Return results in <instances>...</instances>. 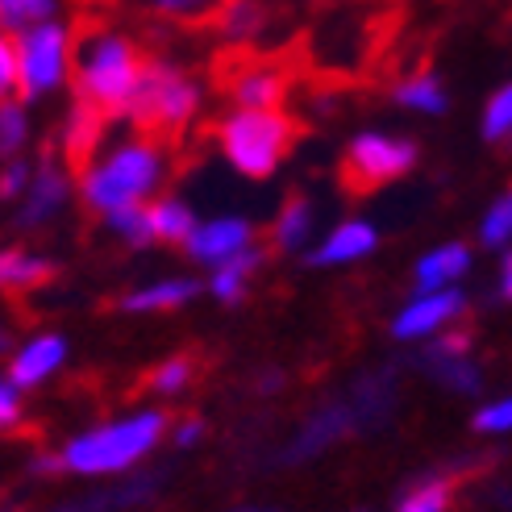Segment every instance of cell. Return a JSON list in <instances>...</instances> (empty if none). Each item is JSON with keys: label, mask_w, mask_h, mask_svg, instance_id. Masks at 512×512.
<instances>
[{"label": "cell", "mask_w": 512, "mask_h": 512, "mask_svg": "<svg viewBox=\"0 0 512 512\" xmlns=\"http://www.w3.org/2000/svg\"><path fill=\"white\" fill-rule=\"evenodd\" d=\"M55 17V0H0V30L25 34Z\"/></svg>", "instance_id": "obj_21"}, {"label": "cell", "mask_w": 512, "mask_h": 512, "mask_svg": "<svg viewBox=\"0 0 512 512\" xmlns=\"http://www.w3.org/2000/svg\"><path fill=\"white\" fill-rule=\"evenodd\" d=\"M59 467H63L59 458H38V463H34V471H46V475H50V471H59Z\"/></svg>", "instance_id": "obj_38"}, {"label": "cell", "mask_w": 512, "mask_h": 512, "mask_svg": "<svg viewBox=\"0 0 512 512\" xmlns=\"http://www.w3.org/2000/svg\"><path fill=\"white\" fill-rule=\"evenodd\" d=\"M396 100L400 105H408V109H421V113H442L446 109V92H442V84L429 75V67L421 63L408 80H400L396 84Z\"/></svg>", "instance_id": "obj_19"}, {"label": "cell", "mask_w": 512, "mask_h": 512, "mask_svg": "<svg viewBox=\"0 0 512 512\" xmlns=\"http://www.w3.org/2000/svg\"><path fill=\"white\" fill-rule=\"evenodd\" d=\"M146 217H150V234L163 238V242H188V234L196 229L192 209L184 200H171V196L159 200V204H150Z\"/></svg>", "instance_id": "obj_18"}, {"label": "cell", "mask_w": 512, "mask_h": 512, "mask_svg": "<svg viewBox=\"0 0 512 512\" xmlns=\"http://www.w3.org/2000/svg\"><path fill=\"white\" fill-rule=\"evenodd\" d=\"M229 163L250 179H267L300 138V121L284 109H242L217 125Z\"/></svg>", "instance_id": "obj_4"}, {"label": "cell", "mask_w": 512, "mask_h": 512, "mask_svg": "<svg viewBox=\"0 0 512 512\" xmlns=\"http://www.w3.org/2000/svg\"><path fill=\"white\" fill-rule=\"evenodd\" d=\"M254 267H259V250H242L234 254V259H225L217 263V275H213V296L225 300V304H234L242 292H246V279L254 275Z\"/></svg>", "instance_id": "obj_20"}, {"label": "cell", "mask_w": 512, "mask_h": 512, "mask_svg": "<svg viewBox=\"0 0 512 512\" xmlns=\"http://www.w3.org/2000/svg\"><path fill=\"white\" fill-rule=\"evenodd\" d=\"M163 413H138V417H125L113 425H100L92 433H80L59 463L75 475H113L134 467L142 454L155 450V442L163 438Z\"/></svg>", "instance_id": "obj_5"}, {"label": "cell", "mask_w": 512, "mask_h": 512, "mask_svg": "<svg viewBox=\"0 0 512 512\" xmlns=\"http://www.w3.org/2000/svg\"><path fill=\"white\" fill-rule=\"evenodd\" d=\"M25 142V113L21 105H0V155H17Z\"/></svg>", "instance_id": "obj_28"}, {"label": "cell", "mask_w": 512, "mask_h": 512, "mask_svg": "<svg viewBox=\"0 0 512 512\" xmlns=\"http://www.w3.org/2000/svg\"><path fill=\"white\" fill-rule=\"evenodd\" d=\"M467 267H471V254H467V246H458V242L438 246V250L425 254V259L417 263V288H421V292L450 288L454 279H463V275H467Z\"/></svg>", "instance_id": "obj_16"}, {"label": "cell", "mask_w": 512, "mask_h": 512, "mask_svg": "<svg viewBox=\"0 0 512 512\" xmlns=\"http://www.w3.org/2000/svg\"><path fill=\"white\" fill-rule=\"evenodd\" d=\"M458 313H463V296L454 288H438V292H421V300H413L408 309L396 317L392 334L404 342H417L425 334H438L442 325H450Z\"/></svg>", "instance_id": "obj_11"}, {"label": "cell", "mask_w": 512, "mask_h": 512, "mask_svg": "<svg viewBox=\"0 0 512 512\" xmlns=\"http://www.w3.org/2000/svg\"><path fill=\"white\" fill-rule=\"evenodd\" d=\"M17 55V96L38 100L42 92L67 80V30L63 25H34L25 34H13Z\"/></svg>", "instance_id": "obj_8"}, {"label": "cell", "mask_w": 512, "mask_h": 512, "mask_svg": "<svg viewBox=\"0 0 512 512\" xmlns=\"http://www.w3.org/2000/svg\"><path fill=\"white\" fill-rule=\"evenodd\" d=\"M146 50L142 42L113 34L105 13H80L71 21L67 34V71L75 80V96H84L88 105H96L109 121L125 113L138 84Z\"/></svg>", "instance_id": "obj_1"}, {"label": "cell", "mask_w": 512, "mask_h": 512, "mask_svg": "<svg viewBox=\"0 0 512 512\" xmlns=\"http://www.w3.org/2000/svg\"><path fill=\"white\" fill-rule=\"evenodd\" d=\"M200 433H204V425H200V421H184V425L175 429V442H179V446H192V442L200 438Z\"/></svg>", "instance_id": "obj_35"}, {"label": "cell", "mask_w": 512, "mask_h": 512, "mask_svg": "<svg viewBox=\"0 0 512 512\" xmlns=\"http://www.w3.org/2000/svg\"><path fill=\"white\" fill-rule=\"evenodd\" d=\"M196 292H200L196 279H159V284L130 292L121 300V309L125 313H163V309H179V304H188Z\"/></svg>", "instance_id": "obj_17"}, {"label": "cell", "mask_w": 512, "mask_h": 512, "mask_svg": "<svg viewBox=\"0 0 512 512\" xmlns=\"http://www.w3.org/2000/svg\"><path fill=\"white\" fill-rule=\"evenodd\" d=\"M209 75L217 92L238 100L242 109H284L292 84L304 80L292 42L288 46L225 42L209 63Z\"/></svg>", "instance_id": "obj_2"}, {"label": "cell", "mask_w": 512, "mask_h": 512, "mask_svg": "<svg viewBox=\"0 0 512 512\" xmlns=\"http://www.w3.org/2000/svg\"><path fill=\"white\" fill-rule=\"evenodd\" d=\"M234 0H138V21L150 42H163L167 34H213L221 30Z\"/></svg>", "instance_id": "obj_9"}, {"label": "cell", "mask_w": 512, "mask_h": 512, "mask_svg": "<svg viewBox=\"0 0 512 512\" xmlns=\"http://www.w3.org/2000/svg\"><path fill=\"white\" fill-rule=\"evenodd\" d=\"M9 92H17V55H13V34H0V105H5Z\"/></svg>", "instance_id": "obj_31"}, {"label": "cell", "mask_w": 512, "mask_h": 512, "mask_svg": "<svg viewBox=\"0 0 512 512\" xmlns=\"http://www.w3.org/2000/svg\"><path fill=\"white\" fill-rule=\"evenodd\" d=\"M508 425H512V404H508V400L488 404V408H483V413L475 417V429H479V433H508Z\"/></svg>", "instance_id": "obj_32"}, {"label": "cell", "mask_w": 512, "mask_h": 512, "mask_svg": "<svg viewBox=\"0 0 512 512\" xmlns=\"http://www.w3.org/2000/svg\"><path fill=\"white\" fill-rule=\"evenodd\" d=\"M105 125L109 117L96 105H88L84 96H75V109L67 117V134H63V155H67V175L84 179V171L96 159V146L105 142Z\"/></svg>", "instance_id": "obj_10"}, {"label": "cell", "mask_w": 512, "mask_h": 512, "mask_svg": "<svg viewBox=\"0 0 512 512\" xmlns=\"http://www.w3.org/2000/svg\"><path fill=\"white\" fill-rule=\"evenodd\" d=\"M375 229L363 225V221H346L342 229H334V234L325 238V246L313 250V263L317 267H334V263H350V259H363V254L375 250Z\"/></svg>", "instance_id": "obj_15"}, {"label": "cell", "mask_w": 512, "mask_h": 512, "mask_svg": "<svg viewBox=\"0 0 512 512\" xmlns=\"http://www.w3.org/2000/svg\"><path fill=\"white\" fill-rule=\"evenodd\" d=\"M508 125H512V92L504 84L488 100V113H483V138H488V142H504L508 138Z\"/></svg>", "instance_id": "obj_26"}, {"label": "cell", "mask_w": 512, "mask_h": 512, "mask_svg": "<svg viewBox=\"0 0 512 512\" xmlns=\"http://www.w3.org/2000/svg\"><path fill=\"white\" fill-rule=\"evenodd\" d=\"M17 413H21V404H17V388H13L9 379H0V425H9Z\"/></svg>", "instance_id": "obj_34"}, {"label": "cell", "mask_w": 512, "mask_h": 512, "mask_svg": "<svg viewBox=\"0 0 512 512\" xmlns=\"http://www.w3.org/2000/svg\"><path fill=\"white\" fill-rule=\"evenodd\" d=\"M417 163V146L408 138H388V134H363L346 146L342 159V184L346 192L363 196L383 184H392L404 171H413Z\"/></svg>", "instance_id": "obj_7"}, {"label": "cell", "mask_w": 512, "mask_h": 512, "mask_svg": "<svg viewBox=\"0 0 512 512\" xmlns=\"http://www.w3.org/2000/svg\"><path fill=\"white\" fill-rule=\"evenodd\" d=\"M75 5H88L92 13H105V9H117L121 0H75Z\"/></svg>", "instance_id": "obj_37"}, {"label": "cell", "mask_w": 512, "mask_h": 512, "mask_svg": "<svg viewBox=\"0 0 512 512\" xmlns=\"http://www.w3.org/2000/svg\"><path fill=\"white\" fill-rule=\"evenodd\" d=\"M63 354H67V342H63L59 334L34 338L30 346H25V350L13 358V367H9V383H13V388H34V383H42L46 375H55V371H59Z\"/></svg>", "instance_id": "obj_13"}, {"label": "cell", "mask_w": 512, "mask_h": 512, "mask_svg": "<svg viewBox=\"0 0 512 512\" xmlns=\"http://www.w3.org/2000/svg\"><path fill=\"white\" fill-rule=\"evenodd\" d=\"M196 109H200V88L192 84V75L184 67L167 63L163 55H146L134 96H130V105H125V113L134 117L138 138L159 150L175 146L192 125Z\"/></svg>", "instance_id": "obj_3"}, {"label": "cell", "mask_w": 512, "mask_h": 512, "mask_svg": "<svg viewBox=\"0 0 512 512\" xmlns=\"http://www.w3.org/2000/svg\"><path fill=\"white\" fill-rule=\"evenodd\" d=\"M25 184H30V167H25V163H9L5 171H0V200L17 196Z\"/></svg>", "instance_id": "obj_33"}, {"label": "cell", "mask_w": 512, "mask_h": 512, "mask_svg": "<svg viewBox=\"0 0 512 512\" xmlns=\"http://www.w3.org/2000/svg\"><path fill=\"white\" fill-rule=\"evenodd\" d=\"M188 379H192V363H188V358H171V363H163L155 375H150V388L171 396V392H184Z\"/></svg>", "instance_id": "obj_29"}, {"label": "cell", "mask_w": 512, "mask_h": 512, "mask_svg": "<svg viewBox=\"0 0 512 512\" xmlns=\"http://www.w3.org/2000/svg\"><path fill=\"white\" fill-rule=\"evenodd\" d=\"M55 275L46 259H30L21 250H5L0 254V288H30V284H42V279Z\"/></svg>", "instance_id": "obj_22"}, {"label": "cell", "mask_w": 512, "mask_h": 512, "mask_svg": "<svg viewBox=\"0 0 512 512\" xmlns=\"http://www.w3.org/2000/svg\"><path fill=\"white\" fill-rule=\"evenodd\" d=\"M508 229H512V200L508 196H500L492 209H488V217H483V225H479V238L488 242V246H504L508 242Z\"/></svg>", "instance_id": "obj_27"}, {"label": "cell", "mask_w": 512, "mask_h": 512, "mask_svg": "<svg viewBox=\"0 0 512 512\" xmlns=\"http://www.w3.org/2000/svg\"><path fill=\"white\" fill-rule=\"evenodd\" d=\"M163 179V150L142 138L117 146L113 155L84 171V200L96 213H113L125 204H142Z\"/></svg>", "instance_id": "obj_6"}, {"label": "cell", "mask_w": 512, "mask_h": 512, "mask_svg": "<svg viewBox=\"0 0 512 512\" xmlns=\"http://www.w3.org/2000/svg\"><path fill=\"white\" fill-rule=\"evenodd\" d=\"M67 196H71V175L46 159V163L38 167V179L30 184V200H25L21 225H38V221H46V217H55L63 204H67Z\"/></svg>", "instance_id": "obj_14"}, {"label": "cell", "mask_w": 512, "mask_h": 512, "mask_svg": "<svg viewBox=\"0 0 512 512\" xmlns=\"http://www.w3.org/2000/svg\"><path fill=\"white\" fill-rule=\"evenodd\" d=\"M508 275H512V263H508V254H504V263H500V296H504V300H508V292H512V279H508Z\"/></svg>", "instance_id": "obj_36"}, {"label": "cell", "mask_w": 512, "mask_h": 512, "mask_svg": "<svg viewBox=\"0 0 512 512\" xmlns=\"http://www.w3.org/2000/svg\"><path fill=\"white\" fill-rule=\"evenodd\" d=\"M309 225H313L309 204H304L300 196H292V200L284 204V213H279V221H275V246H279V250L304 246V238H309Z\"/></svg>", "instance_id": "obj_23"}, {"label": "cell", "mask_w": 512, "mask_h": 512, "mask_svg": "<svg viewBox=\"0 0 512 512\" xmlns=\"http://www.w3.org/2000/svg\"><path fill=\"white\" fill-rule=\"evenodd\" d=\"M433 375L438 379H446L450 388H458V392H471L475 388V367L467 363V354H442V350H433Z\"/></svg>", "instance_id": "obj_25"}, {"label": "cell", "mask_w": 512, "mask_h": 512, "mask_svg": "<svg viewBox=\"0 0 512 512\" xmlns=\"http://www.w3.org/2000/svg\"><path fill=\"white\" fill-rule=\"evenodd\" d=\"M109 225L130 246H150V242H155V234H150V217H146L142 204H125V209H113L109 213Z\"/></svg>", "instance_id": "obj_24"}, {"label": "cell", "mask_w": 512, "mask_h": 512, "mask_svg": "<svg viewBox=\"0 0 512 512\" xmlns=\"http://www.w3.org/2000/svg\"><path fill=\"white\" fill-rule=\"evenodd\" d=\"M250 234L254 229L238 217H221V221H209V225H196L188 234V254L196 263H225L234 259V254H242L250 246Z\"/></svg>", "instance_id": "obj_12"}, {"label": "cell", "mask_w": 512, "mask_h": 512, "mask_svg": "<svg viewBox=\"0 0 512 512\" xmlns=\"http://www.w3.org/2000/svg\"><path fill=\"white\" fill-rule=\"evenodd\" d=\"M446 504H450V488H446V483H429V488L408 496L396 512H446Z\"/></svg>", "instance_id": "obj_30"}, {"label": "cell", "mask_w": 512, "mask_h": 512, "mask_svg": "<svg viewBox=\"0 0 512 512\" xmlns=\"http://www.w3.org/2000/svg\"><path fill=\"white\" fill-rule=\"evenodd\" d=\"M5 346H9V334H5V329H0V354H5Z\"/></svg>", "instance_id": "obj_39"}]
</instances>
